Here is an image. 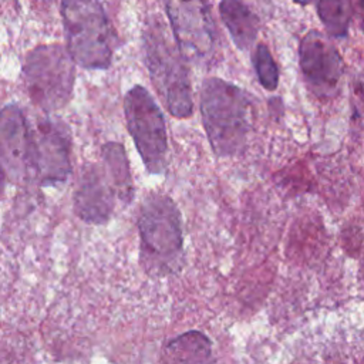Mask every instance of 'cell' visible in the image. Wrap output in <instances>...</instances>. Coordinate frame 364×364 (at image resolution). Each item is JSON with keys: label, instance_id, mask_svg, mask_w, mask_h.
I'll return each mask as SVG.
<instances>
[{"label": "cell", "instance_id": "6da1fadb", "mask_svg": "<svg viewBox=\"0 0 364 364\" xmlns=\"http://www.w3.org/2000/svg\"><path fill=\"white\" fill-rule=\"evenodd\" d=\"M141 269L151 279L171 277L182 259L181 215L172 199L162 193H151L141 205L138 216Z\"/></svg>", "mask_w": 364, "mask_h": 364}, {"label": "cell", "instance_id": "7a4b0ae2", "mask_svg": "<svg viewBox=\"0 0 364 364\" xmlns=\"http://www.w3.org/2000/svg\"><path fill=\"white\" fill-rule=\"evenodd\" d=\"M250 101L246 92L225 80L206 78L200 88L202 122L213 152L230 156L245 149Z\"/></svg>", "mask_w": 364, "mask_h": 364}, {"label": "cell", "instance_id": "3957f363", "mask_svg": "<svg viewBox=\"0 0 364 364\" xmlns=\"http://www.w3.org/2000/svg\"><path fill=\"white\" fill-rule=\"evenodd\" d=\"M68 53L87 70H105L112 60V31L98 0H63Z\"/></svg>", "mask_w": 364, "mask_h": 364}, {"label": "cell", "instance_id": "277c9868", "mask_svg": "<svg viewBox=\"0 0 364 364\" xmlns=\"http://www.w3.org/2000/svg\"><path fill=\"white\" fill-rule=\"evenodd\" d=\"M144 54L151 80L169 114L176 118L191 117L193 102L188 71L161 23L154 21L145 27Z\"/></svg>", "mask_w": 364, "mask_h": 364}, {"label": "cell", "instance_id": "5b68a950", "mask_svg": "<svg viewBox=\"0 0 364 364\" xmlns=\"http://www.w3.org/2000/svg\"><path fill=\"white\" fill-rule=\"evenodd\" d=\"M74 74V60L60 44L36 47L23 65L30 98L46 111L60 109L70 101Z\"/></svg>", "mask_w": 364, "mask_h": 364}, {"label": "cell", "instance_id": "8992f818", "mask_svg": "<svg viewBox=\"0 0 364 364\" xmlns=\"http://www.w3.org/2000/svg\"><path fill=\"white\" fill-rule=\"evenodd\" d=\"M124 112L146 171L162 173L166 168L168 136L161 108L142 85H135L125 94Z\"/></svg>", "mask_w": 364, "mask_h": 364}, {"label": "cell", "instance_id": "52a82bcc", "mask_svg": "<svg viewBox=\"0 0 364 364\" xmlns=\"http://www.w3.org/2000/svg\"><path fill=\"white\" fill-rule=\"evenodd\" d=\"M176 48L183 60L205 58L215 44V26L202 0H164Z\"/></svg>", "mask_w": 364, "mask_h": 364}, {"label": "cell", "instance_id": "ba28073f", "mask_svg": "<svg viewBox=\"0 0 364 364\" xmlns=\"http://www.w3.org/2000/svg\"><path fill=\"white\" fill-rule=\"evenodd\" d=\"M30 134V165L43 185L65 181L71 172L68 129L58 121H40Z\"/></svg>", "mask_w": 364, "mask_h": 364}, {"label": "cell", "instance_id": "9c48e42d", "mask_svg": "<svg viewBox=\"0 0 364 364\" xmlns=\"http://www.w3.org/2000/svg\"><path fill=\"white\" fill-rule=\"evenodd\" d=\"M299 60L307 84L318 95L333 94L341 73L343 63L337 48L320 31H309L300 41Z\"/></svg>", "mask_w": 364, "mask_h": 364}, {"label": "cell", "instance_id": "30bf717a", "mask_svg": "<svg viewBox=\"0 0 364 364\" xmlns=\"http://www.w3.org/2000/svg\"><path fill=\"white\" fill-rule=\"evenodd\" d=\"M30 134L17 105L0 111V169L9 178H18L30 165Z\"/></svg>", "mask_w": 364, "mask_h": 364}, {"label": "cell", "instance_id": "8fae6325", "mask_svg": "<svg viewBox=\"0 0 364 364\" xmlns=\"http://www.w3.org/2000/svg\"><path fill=\"white\" fill-rule=\"evenodd\" d=\"M74 206L77 215L88 223H104L114 209V189L95 164L87 165L78 179Z\"/></svg>", "mask_w": 364, "mask_h": 364}, {"label": "cell", "instance_id": "7c38bea8", "mask_svg": "<svg viewBox=\"0 0 364 364\" xmlns=\"http://www.w3.org/2000/svg\"><path fill=\"white\" fill-rule=\"evenodd\" d=\"M161 364H219V353L208 334L191 330L165 344Z\"/></svg>", "mask_w": 364, "mask_h": 364}, {"label": "cell", "instance_id": "4fadbf2b", "mask_svg": "<svg viewBox=\"0 0 364 364\" xmlns=\"http://www.w3.org/2000/svg\"><path fill=\"white\" fill-rule=\"evenodd\" d=\"M219 13L235 46L247 50L257 37V17L240 0H222Z\"/></svg>", "mask_w": 364, "mask_h": 364}, {"label": "cell", "instance_id": "5bb4252c", "mask_svg": "<svg viewBox=\"0 0 364 364\" xmlns=\"http://www.w3.org/2000/svg\"><path fill=\"white\" fill-rule=\"evenodd\" d=\"M102 156L111 182L124 200H131L134 188L125 149L118 142H107L102 146Z\"/></svg>", "mask_w": 364, "mask_h": 364}, {"label": "cell", "instance_id": "9a60e30c", "mask_svg": "<svg viewBox=\"0 0 364 364\" xmlns=\"http://www.w3.org/2000/svg\"><path fill=\"white\" fill-rule=\"evenodd\" d=\"M317 13L330 36H347L353 14L350 0H317Z\"/></svg>", "mask_w": 364, "mask_h": 364}, {"label": "cell", "instance_id": "2e32d148", "mask_svg": "<svg viewBox=\"0 0 364 364\" xmlns=\"http://www.w3.org/2000/svg\"><path fill=\"white\" fill-rule=\"evenodd\" d=\"M257 80L264 90L273 91L279 84V70L266 44H257L252 55Z\"/></svg>", "mask_w": 364, "mask_h": 364}, {"label": "cell", "instance_id": "e0dca14e", "mask_svg": "<svg viewBox=\"0 0 364 364\" xmlns=\"http://www.w3.org/2000/svg\"><path fill=\"white\" fill-rule=\"evenodd\" d=\"M293 1L300 6H307V4H311L314 0H293Z\"/></svg>", "mask_w": 364, "mask_h": 364}, {"label": "cell", "instance_id": "ac0fdd59", "mask_svg": "<svg viewBox=\"0 0 364 364\" xmlns=\"http://www.w3.org/2000/svg\"><path fill=\"white\" fill-rule=\"evenodd\" d=\"M358 1H360V4L364 7V0H358Z\"/></svg>", "mask_w": 364, "mask_h": 364}]
</instances>
